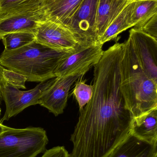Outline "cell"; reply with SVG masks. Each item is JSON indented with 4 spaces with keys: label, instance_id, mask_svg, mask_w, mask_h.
<instances>
[{
    "label": "cell",
    "instance_id": "1",
    "mask_svg": "<svg viewBox=\"0 0 157 157\" xmlns=\"http://www.w3.org/2000/svg\"><path fill=\"white\" fill-rule=\"evenodd\" d=\"M123 43H115L94 66L93 92L80 111L69 157H108L131 133L133 116L120 89Z\"/></svg>",
    "mask_w": 157,
    "mask_h": 157
},
{
    "label": "cell",
    "instance_id": "2",
    "mask_svg": "<svg viewBox=\"0 0 157 157\" xmlns=\"http://www.w3.org/2000/svg\"><path fill=\"white\" fill-rule=\"evenodd\" d=\"M120 70L121 90L134 118L157 108V82L145 73L130 38L123 43Z\"/></svg>",
    "mask_w": 157,
    "mask_h": 157
},
{
    "label": "cell",
    "instance_id": "3",
    "mask_svg": "<svg viewBox=\"0 0 157 157\" xmlns=\"http://www.w3.org/2000/svg\"><path fill=\"white\" fill-rule=\"evenodd\" d=\"M69 52L50 48L35 40L20 48L4 50L0 65L25 76L27 81L41 82L56 77L54 71Z\"/></svg>",
    "mask_w": 157,
    "mask_h": 157
},
{
    "label": "cell",
    "instance_id": "4",
    "mask_svg": "<svg viewBox=\"0 0 157 157\" xmlns=\"http://www.w3.org/2000/svg\"><path fill=\"white\" fill-rule=\"evenodd\" d=\"M48 143V136L43 128L6 126L0 133V157H37L46 151Z\"/></svg>",
    "mask_w": 157,
    "mask_h": 157
},
{
    "label": "cell",
    "instance_id": "5",
    "mask_svg": "<svg viewBox=\"0 0 157 157\" xmlns=\"http://www.w3.org/2000/svg\"><path fill=\"white\" fill-rule=\"evenodd\" d=\"M98 3V0H83L67 25L66 28L80 47L99 43L96 27Z\"/></svg>",
    "mask_w": 157,
    "mask_h": 157
},
{
    "label": "cell",
    "instance_id": "6",
    "mask_svg": "<svg viewBox=\"0 0 157 157\" xmlns=\"http://www.w3.org/2000/svg\"><path fill=\"white\" fill-rule=\"evenodd\" d=\"M54 78L40 82L34 88L26 91L20 90L4 81L2 97L5 102L6 109L4 115L0 120L1 123L8 121L29 106L38 104L41 97L52 84Z\"/></svg>",
    "mask_w": 157,
    "mask_h": 157
},
{
    "label": "cell",
    "instance_id": "7",
    "mask_svg": "<svg viewBox=\"0 0 157 157\" xmlns=\"http://www.w3.org/2000/svg\"><path fill=\"white\" fill-rule=\"evenodd\" d=\"M102 47L103 45L99 43L88 47L78 46L61 60L54 71L55 76L86 73L102 57L104 52Z\"/></svg>",
    "mask_w": 157,
    "mask_h": 157
},
{
    "label": "cell",
    "instance_id": "8",
    "mask_svg": "<svg viewBox=\"0 0 157 157\" xmlns=\"http://www.w3.org/2000/svg\"><path fill=\"white\" fill-rule=\"evenodd\" d=\"M35 35L37 42L53 49L70 52L78 46L67 28L49 19L39 22Z\"/></svg>",
    "mask_w": 157,
    "mask_h": 157
},
{
    "label": "cell",
    "instance_id": "9",
    "mask_svg": "<svg viewBox=\"0 0 157 157\" xmlns=\"http://www.w3.org/2000/svg\"><path fill=\"white\" fill-rule=\"evenodd\" d=\"M85 74L79 73L55 77L52 84L41 97L38 104L46 108L55 116L62 114L67 104L71 87Z\"/></svg>",
    "mask_w": 157,
    "mask_h": 157
},
{
    "label": "cell",
    "instance_id": "10",
    "mask_svg": "<svg viewBox=\"0 0 157 157\" xmlns=\"http://www.w3.org/2000/svg\"><path fill=\"white\" fill-rule=\"evenodd\" d=\"M129 38L145 73L157 82V40L135 28L130 30Z\"/></svg>",
    "mask_w": 157,
    "mask_h": 157
},
{
    "label": "cell",
    "instance_id": "11",
    "mask_svg": "<svg viewBox=\"0 0 157 157\" xmlns=\"http://www.w3.org/2000/svg\"><path fill=\"white\" fill-rule=\"evenodd\" d=\"M45 19L40 8L27 13L0 17V40L3 36L18 32L35 34L39 22Z\"/></svg>",
    "mask_w": 157,
    "mask_h": 157
},
{
    "label": "cell",
    "instance_id": "12",
    "mask_svg": "<svg viewBox=\"0 0 157 157\" xmlns=\"http://www.w3.org/2000/svg\"><path fill=\"white\" fill-rule=\"evenodd\" d=\"M108 157H157V143H151L130 133Z\"/></svg>",
    "mask_w": 157,
    "mask_h": 157
},
{
    "label": "cell",
    "instance_id": "13",
    "mask_svg": "<svg viewBox=\"0 0 157 157\" xmlns=\"http://www.w3.org/2000/svg\"><path fill=\"white\" fill-rule=\"evenodd\" d=\"M83 0H42L40 9L45 19L67 27Z\"/></svg>",
    "mask_w": 157,
    "mask_h": 157
},
{
    "label": "cell",
    "instance_id": "14",
    "mask_svg": "<svg viewBox=\"0 0 157 157\" xmlns=\"http://www.w3.org/2000/svg\"><path fill=\"white\" fill-rule=\"evenodd\" d=\"M131 133L149 143H157V108L134 118Z\"/></svg>",
    "mask_w": 157,
    "mask_h": 157
},
{
    "label": "cell",
    "instance_id": "15",
    "mask_svg": "<svg viewBox=\"0 0 157 157\" xmlns=\"http://www.w3.org/2000/svg\"><path fill=\"white\" fill-rule=\"evenodd\" d=\"M135 4V1L128 4L112 20L100 40V44L103 45L106 42L116 39L119 34L134 26L132 17Z\"/></svg>",
    "mask_w": 157,
    "mask_h": 157
},
{
    "label": "cell",
    "instance_id": "16",
    "mask_svg": "<svg viewBox=\"0 0 157 157\" xmlns=\"http://www.w3.org/2000/svg\"><path fill=\"white\" fill-rule=\"evenodd\" d=\"M42 2V0H0V17L38 10Z\"/></svg>",
    "mask_w": 157,
    "mask_h": 157
},
{
    "label": "cell",
    "instance_id": "17",
    "mask_svg": "<svg viewBox=\"0 0 157 157\" xmlns=\"http://www.w3.org/2000/svg\"><path fill=\"white\" fill-rule=\"evenodd\" d=\"M157 13V0H135L133 13L134 27L140 25Z\"/></svg>",
    "mask_w": 157,
    "mask_h": 157
},
{
    "label": "cell",
    "instance_id": "18",
    "mask_svg": "<svg viewBox=\"0 0 157 157\" xmlns=\"http://www.w3.org/2000/svg\"><path fill=\"white\" fill-rule=\"evenodd\" d=\"M2 40L6 50L10 51L22 48L36 40L34 33L18 32L10 33L3 36Z\"/></svg>",
    "mask_w": 157,
    "mask_h": 157
},
{
    "label": "cell",
    "instance_id": "19",
    "mask_svg": "<svg viewBox=\"0 0 157 157\" xmlns=\"http://www.w3.org/2000/svg\"><path fill=\"white\" fill-rule=\"evenodd\" d=\"M112 2V0H98L96 16L98 42L108 26Z\"/></svg>",
    "mask_w": 157,
    "mask_h": 157
},
{
    "label": "cell",
    "instance_id": "20",
    "mask_svg": "<svg viewBox=\"0 0 157 157\" xmlns=\"http://www.w3.org/2000/svg\"><path fill=\"white\" fill-rule=\"evenodd\" d=\"M93 92L92 85H87L82 80L78 81L76 84L73 93L78 103L79 111L88 103L92 98Z\"/></svg>",
    "mask_w": 157,
    "mask_h": 157
},
{
    "label": "cell",
    "instance_id": "21",
    "mask_svg": "<svg viewBox=\"0 0 157 157\" xmlns=\"http://www.w3.org/2000/svg\"><path fill=\"white\" fill-rule=\"evenodd\" d=\"M3 75L5 82L18 88H26L25 84L27 79L25 76L6 69H4Z\"/></svg>",
    "mask_w": 157,
    "mask_h": 157
},
{
    "label": "cell",
    "instance_id": "22",
    "mask_svg": "<svg viewBox=\"0 0 157 157\" xmlns=\"http://www.w3.org/2000/svg\"><path fill=\"white\" fill-rule=\"evenodd\" d=\"M134 28L138 29L157 40V13Z\"/></svg>",
    "mask_w": 157,
    "mask_h": 157
},
{
    "label": "cell",
    "instance_id": "23",
    "mask_svg": "<svg viewBox=\"0 0 157 157\" xmlns=\"http://www.w3.org/2000/svg\"><path fill=\"white\" fill-rule=\"evenodd\" d=\"M41 157H69V154L64 147L58 146L46 150Z\"/></svg>",
    "mask_w": 157,
    "mask_h": 157
},
{
    "label": "cell",
    "instance_id": "24",
    "mask_svg": "<svg viewBox=\"0 0 157 157\" xmlns=\"http://www.w3.org/2000/svg\"><path fill=\"white\" fill-rule=\"evenodd\" d=\"M4 68L2 67L0 65V103H1V98L2 97V85L3 83L4 80L3 78V71Z\"/></svg>",
    "mask_w": 157,
    "mask_h": 157
},
{
    "label": "cell",
    "instance_id": "25",
    "mask_svg": "<svg viewBox=\"0 0 157 157\" xmlns=\"http://www.w3.org/2000/svg\"><path fill=\"white\" fill-rule=\"evenodd\" d=\"M6 127V126L3 125L2 123H1V122H0V133L2 132L5 130Z\"/></svg>",
    "mask_w": 157,
    "mask_h": 157
},
{
    "label": "cell",
    "instance_id": "26",
    "mask_svg": "<svg viewBox=\"0 0 157 157\" xmlns=\"http://www.w3.org/2000/svg\"><path fill=\"white\" fill-rule=\"evenodd\" d=\"M1 108H0V116H1Z\"/></svg>",
    "mask_w": 157,
    "mask_h": 157
}]
</instances>
